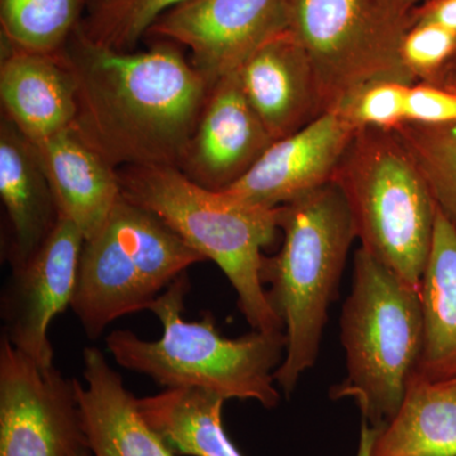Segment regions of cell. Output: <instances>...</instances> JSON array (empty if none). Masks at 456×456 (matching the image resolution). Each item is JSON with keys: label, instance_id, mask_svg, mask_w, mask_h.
<instances>
[{"label": "cell", "instance_id": "obj_1", "mask_svg": "<svg viewBox=\"0 0 456 456\" xmlns=\"http://www.w3.org/2000/svg\"><path fill=\"white\" fill-rule=\"evenodd\" d=\"M60 56L77 83L73 127L116 167H179L209 86L174 42L121 51L77 27Z\"/></svg>", "mask_w": 456, "mask_h": 456}, {"label": "cell", "instance_id": "obj_2", "mask_svg": "<svg viewBox=\"0 0 456 456\" xmlns=\"http://www.w3.org/2000/svg\"><path fill=\"white\" fill-rule=\"evenodd\" d=\"M283 245L265 256L261 281L284 325L287 347L275 382L289 397L302 375L316 364L329 308L338 296L356 237L346 200L334 182L278 207Z\"/></svg>", "mask_w": 456, "mask_h": 456}, {"label": "cell", "instance_id": "obj_3", "mask_svg": "<svg viewBox=\"0 0 456 456\" xmlns=\"http://www.w3.org/2000/svg\"><path fill=\"white\" fill-rule=\"evenodd\" d=\"M191 289L183 273L152 303L150 311L163 326L159 340L146 341L130 330L106 338L107 349L119 367L151 378L171 388H203L228 399L255 401L266 410L281 402L275 371L284 359V331H253L226 338L212 314L185 321V297Z\"/></svg>", "mask_w": 456, "mask_h": 456}, {"label": "cell", "instance_id": "obj_4", "mask_svg": "<svg viewBox=\"0 0 456 456\" xmlns=\"http://www.w3.org/2000/svg\"><path fill=\"white\" fill-rule=\"evenodd\" d=\"M122 197L164 221L193 250L222 270L251 329L284 331L261 281L265 255L277 237L278 208H265L212 191L165 165L118 169Z\"/></svg>", "mask_w": 456, "mask_h": 456}, {"label": "cell", "instance_id": "obj_5", "mask_svg": "<svg viewBox=\"0 0 456 456\" xmlns=\"http://www.w3.org/2000/svg\"><path fill=\"white\" fill-rule=\"evenodd\" d=\"M340 338L346 377L330 389V397L354 399L362 419L383 428L398 412L416 373L424 345V314L419 290L362 248L354 255Z\"/></svg>", "mask_w": 456, "mask_h": 456}, {"label": "cell", "instance_id": "obj_6", "mask_svg": "<svg viewBox=\"0 0 456 456\" xmlns=\"http://www.w3.org/2000/svg\"><path fill=\"white\" fill-rule=\"evenodd\" d=\"M332 182L340 188L362 246L419 292L436 204L395 132H356Z\"/></svg>", "mask_w": 456, "mask_h": 456}, {"label": "cell", "instance_id": "obj_7", "mask_svg": "<svg viewBox=\"0 0 456 456\" xmlns=\"http://www.w3.org/2000/svg\"><path fill=\"white\" fill-rule=\"evenodd\" d=\"M206 261L164 221L121 198L98 235L84 241L71 310L90 340L113 321L150 310L191 265Z\"/></svg>", "mask_w": 456, "mask_h": 456}, {"label": "cell", "instance_id": "obj_8", "mask_svg": "<svg viewBox=\"0 0 456 456\" xmlns=\"http://www.w3.org/2000/svg\"><path fill=\"white\" fill-rule=\"evenodd\" d=\"M288 28L307 53L322 112H342L371 84H416L401 59L411 18L378 0H287Z\"/></svg>", "mask_w": 456, "mask_h": 456}, {"label": "cell", "instance_id": "obj_9", "mask_svg": "<svg viewBox=\"0 0 456 456\" xmlns=\"http://www.w3.org/2000/svg\"><path fill=\"white\" fill-rule=\"evenodd\" d=\"M88 448L75 379L0 341V456H73Z\"/></svg>", "mask_w": 456, "mask_h": 456}, {"label": "cell", "instance_id": "obj_10", "mask_svg": "<svg viewBox=\"0 0 456 456\" xmlns=\"http://www.w3.org/2000/svg\"><path fill=\"white\" fill-rule=\"evenodd\" d=\"M288 28L287 0H189L147 32L191 50V64L209 89Z\"/></svg>", "mask_w": 456, "mask_h": 456}, {"label": "cell", "instance_id": "obj_11", "mask_svg": "<svg viewBox=\"0 0 456 456\" xmlns=\"http://www.w3.org/2000/svg\"><path fill=\"white\" fill-rule=\"evenodd\" d=\"M86 239L73 222L60 217L31 260L12 277L2 296L3 336L41 369L53 367L49 329L71 307Z\"/></svg>", "mask_w": 456, "mask_h": 456}, {"label": "cell", "instance_id": "obj_12", "mask_svg": "<svg viewBox=\"0 0 456 456\" xmlns=\"http://www.w3.org/2000/svg\"><path fill=\"white\" fill-rule=\"evenodd\" d=\"M341 112H326L301 130L274 141L250 170L230 187L233 196L278 208L329 184L356 132Z\"/></svg>", "mask_w": 456, "mask_h": 456}, {"label": "cell", "instance_id": "obj_13", "mask_svg": "<svg viewBox=\"0 0 456 456\" xmlns=\"http://www.w3.org/2000/svg\"><path fill=\"white\" fill-rule=\"evenodd\" d=\"M273 142L235 71L209 89L179 169L203 187L224 191L241 179Z\"/></svg>", "mask_w": 456, "mask_h": 456}, {"label": "cell", "instance_id": "obj_14", "mask_svg": "<svg viewBox=\"0 0 456 456\" xmlns=\"http://www.w3.org/2000/svg\"><path fill=\"white\" fill-rule=\"evenodd\" d=\"M237 74L273 141L289 136L323 114L310 60L289 28L255 51Z\"/></svg>", "mask_w": 456, "mask_h": 456}, {"label": "cell", "instance_id": "obj_15", "mask_svg": "<svg viewBox=\"0 0 456 456\" xmlns=\"http://www.w3.org/2000/svg\"><path fill=\"white\" fill-rule=\"evenodd\" d=\"M8 51L0 66V99L5 117L32 145L73 127L77 83L60 53Z\"/></svg>", "mask_w": 456, "mask_h": 456}, {"label": "cell", "instance_id": "obj_16", "mask_svg": "<svg viewBox=\"0 0 456 456\" xmlns=\"http://www.w3.org/2000/svg\"><path fill=\"white\" fill-rule=\"evenodd\" d=\"M86 384L75 379L86 443L93 456H176L141 415L137 398L98 347L83 353Z\"/></svg>", "mask_w": 456, "mask_h": 456}, {"label": "cell", "instance_id": "obj_17", "mask_svg": "<svg viewBox=\"0 0 456 456\" xmlns=\"http://www.w3.org/2000/svg\"><path fill=\"white\" fill-rule=\"evenodd\" d=\"M33 147L53 189L60 217L73 222L86 241L98 235L122 198L118 169L74 127Z\"/></svg>", "mask_w": 456, "mask_h": 456}, {"label": "cell", "instance_id": "obj_18", "mask_svg": "<svg viewBox=\"0 0 456 456\" xmlns=\"http://www.w3.org/2000/svg\"><path fill=\"white\" fill-rule=\"evenodd\" d=\"M0 197L11 226L7 259L20 269L55 230L60 213L35 147L7 117L0 127Z\"/></svg>", "mask_w": 456, "mask_h": 456}, {"label": "cell", "instance_id": "obj_19", "mask_svg": "<svg viewBox=\"0 0 456 456\" xmlns=\"http://www.w3.org/2000/svg\"><path fill=\"white\" fill-rule=\"evenodd\" d=\"M424 345L417 377L456 378V230L437 209L428 265L419 285Z\"/></svg>", "mask_w": 456, "mask_h": 456}, {"label": "cell", "instance_id": "obj_20", "mask_svg": "<svg viewBox=\"0 0 456 456\" xmlns=\"http://www.w3.org/2000/svg\"><path fill=\"white\" fill-rule=\"evenodd\" d=\"M371 456H456V378L432 382L413 374Z\"/></svg>", "mask_w": 456, "mask_h": 456}, {"label": "cell", "instance_id": "obj_21", "mask_svg": "<svg viewBox=\"0 0 456 456\" xmlns=\"http://www.w3.org/2000/svg\"><path fill=\"white\" fill-rule=\"evenodd\" d=\"M227 399L203 388H171L137 398L141 415L176 456H244L224 431Z\"/></svg>", "mask_w": 456, "mask_h": 456}, {"label": "cell", "instance_id": "obj_22", "mask_svg": "<svg viewBox=\"0 0 456 456\" xmlns=\"http://www.w3.org/2000/svg\"><path fill=\"white\" fill-rule=\"evenodd\" d=\"M89 0H0L3 40L17 49L57 53L83 20Z\"/></svg>", "mask_w": 456, "mask_h": 456}, {"label": "cell", "instance_id": "obj_23", "mask_svg": "<svg viewBox=\"0 0 456 456\" xmlns=\"http://www.w3.org/2000/svg\"><path fill=\"white\" fill-rule=\"evenodd\" d=\"M393 132L424 178L437 209L456 230V123H403Z\"/></svg>", "mask_w": 456, "mask_h": 456}, {"label": "cell", "instance_id": "obj_24", "mask_svg": "<svg viewBox=\"0 0 456 456\" xmlns=\"http://www.w3.org/2000/svg\"><path fill=\"white\" fill-rule=\"evenodd\" d=\"M189 0H89L79 29L103 46L132 51L164 13Z\"/></svg>", "mask_w": 456, "mask_h": 456}, {"label": "cell", "instance_id": "obj_25", "mask_svg": "<svg viewBox=\"0 0 456 456\" xmlns=\"http://www.w3.org/2000/svg\"><path fill=\"white\" fill-rule=\"evenodd\" d=\"M455 55V33L435 23H412L402 40V62L415 83L441 86Z\"/></svg>", "mask_w": 456, "mask_h": 456}, {"label": "cell", "instance_id": "obj_26", "mask_svg": "<svg viewBox=\"0 0 456 456\" xmlns=\"http://www.w3.org/2000/svg\"><path fill=\"white\" fill-rule=\"evenodd\" d=\"M407 84H371L342 110L356 130L377 128L393 132L406 123Z\"/></svg>", "mask_w": 456, "mask_h": 456}, {"label": "cell", "instance_id": "obj_27", "mask_svg": "<svg viewBox=\"0 0 456 456\" xmlns=\"http://www.w3.org/2000/svg\"><path fill=\"white\" fill-rule=\"evenodd\" d=\"M406 123L428 126L456 123V89L430 83L408 86Z\"/></svg>", "mask_w": 456, "mask_h": 456}, {"label": "cell", "instance_id": "obj_28", "mask_svg": "<svg viewBox=\"0 0 456 456\" xmlns=\"http://www.w3.org/2000/svg\"><path fill=\"white\" fill-rule=\"evenodd\" d=\"M412 23H435L456 35V0H428L411 13Z\"/></svg>", "mask_w": 456, "mask_h": 456}, {"label": "cell", "instance_id": "obj_29", "mask_svg": "<svg viewBox=\"0 0 456 456\" xmlns=\"http://www.w3.org/2000/svg\"><path fill=\"white\" fill-rule=\"evenodd\" d=\"M387 11L395 16L411 18V13L428 0H378Z\"/></svg>", "mask_w": 456, "mask_h": 456}, {"label": "cell", "instance_id": "obj_30", "mask_svg": "<svg viewBox=\"0 0 456 456\" xmlns=\"http://www.w3.org/2000/svg\"><path fill=\"white\" fill-rule=\"evenodd\" d=\"M379 428H373L367 419H362V428H360V437L358 452L356 456H371V448L375 436H377Z\"/></svg>", "mask_w": 456, "mask_h": 456}, {"label": "cell", "instance_id": "obj_31", "mask_svg": "<svg viewBox=\"0 0 456 456\" xmlns=\"http://www.w3.org/2000/svg\"><path fill=\"white\" fill-rule=\"evenodd\" d=\"M443 86H450V88H456V71L454 73L450 74L448 77H446L445 82L443 83Z\"/></svg>", "mask_w": 456, "mask_h": 456}, {"label": "cell", "instance_id": "obj_32", "mask_svg": "<svg viewBox=\"0 0 456 456\" xmlns=\"http://www.w3.org/2000/svg\"><path fill=\"white\" fill-rule=\"evenodd\" d=\"M454 71H456V55L454 57V60H452V64H450V66H449V70H448V73H446L445 79H446V77H449L450 74L454 73ZM445 79H444V82H445ZM441 86H443V84H441Z\"/></svg>", "mask_w": 456, "mask_h": 456}, {"label": "cell", "instance_id": "obj_33", "mask_svg": "<svg viewBox=\"0 0 456 456\" xmlns=\"http://www.w3.org/2000/svg\"><path fill=\"white\" fill-rule=\"evenodd\" d=\"M73 456H93L92 452H90L89 448L79 450V452H75Z\"/></svg>", "mask_w": 456, "mask_h": 456}, {"label": "cell", "instance_id": "obj_34", "mask_svg": "<svg viewBox=\"0 0 456 456\" xmlns=\"http://www.w3.org/2000/svg\"><path fill=\"white\" fill-rule=\"evenodd\" d=\"M454 89H456V88H454Z\"/></svg>", "mask_w": 456, "mask_h": 456}]
</instances>
